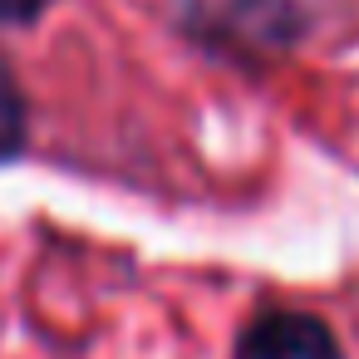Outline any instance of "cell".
I'll list each match as a JSON object with an SVG mask.
<instances>
[{
	"label": "cell",
	"mask_w": 359,
	"mask_h": 359,
	"mask_svg": "<svg viewBox=\"0 0 359 359\" xmlns=\"http://www.w3.org/2000/svg\"><path fill=\"white\" fill-rule=\"evenodd\" d=\"M236 359H344L325 320L305 310H261L236 339Z\"/></svg>",
	"instance_id": "cell-1"
},
{
	"label": "cell",
	"mask_w": 359,
	"mask_h": 359,
	"mask_svg": "<svg viewBox=\"0 0 359 359\" xmlns=\"http://www.w3.org/2000/svg\"><path fill=\"white\" fill-rule=\"evenodd\" d=\"M280 0H187V15H192V30H212V35H231L236 40H280L290 25L276 20Z\"/></svg>",
	"instance_id": "cell-2"
},
{
	"label": "cell",
	"mask_w": 359,
	"mask_h": 359,
	"mask_svg": "<svg viewBox=\"0 0 359 359\" xmlns=\"http://www.w3.org/2000/svg\"><path fill=\"white\" fill-rule=\"evenodd\" d=\"M25 133H30V114H25L20 79L11 74V65H6V60H0V163L20 158Z\"/></svg>",
	"instance_id": "cell-3"
},
{
	"label": "cell",
	"mask_w": 359,
	"mask_h": 359,
	"mask_svg": "<svg viewBox=\"0 0 359 359\" xmlns=\"http://www.w3.org/2000/svg\"><path fill=\"white\" fill-rule=\"evenodd\" d=\"M55 0H0V25H35Z\"/></svg>",
	"instance_id": "cell-4"
}]
</instances>
